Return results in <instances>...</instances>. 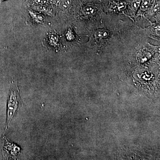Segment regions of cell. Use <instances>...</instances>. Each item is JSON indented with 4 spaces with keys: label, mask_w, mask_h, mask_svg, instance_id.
Listing matches in <instances>:
<instances>
[{
    "label": "cell",
    "mask_w": 160,
    "mask_h": 160,
    "mask_svg": "<svg viewBox=\"0 0 160 160\" xmlns=\"http://www.w3.org/2000/svg\"><path fill=\"white\" fill-rule=\"evenodd\" d=\"M2 1H4V0H2Z\"/></svg>",
    "instance_id": "cell-10"
},
{
    "label": "cell",
    "mask_w": 160,
    "mask_h": 160,
    "mask_svg": "<svg viewBox=\"0 0 160 160\" xmlns=\"http://www.w3.org/2000/svg\"><path fill=\"white\" fill-rule=\"evenodd\" d=\"M141 4L140 0H135L131 4V8L132 10L136 11L140 7Z\"/></svg>",
    "instance_id": "cell-7"
},
{
    "label": "cell",
    "mask_w": 160,
    "mask_h": 160,
    "mask_svg": "<svg viewBox=\"0 0 160 160\" xmlns=\"http://www.w3.org/2000/svg\"><path fill=\"white\" fill-rule=\"evenodd\" d=\"M159 25H156L155 24H152V26L146 29L148 34L150 36H155L158 37H159Z\"/></svg>",
    "instance_id": "cell-4"
},
{
    "label": "cell",
    "mask_w": 160,
    "mask_h": 160,
    "mask_svg": "<svg viewBox=\"0 0 160 160\" xmlns=\"http://www.w3.org/2000/svg\"><path fill=\"white\" fill-rule=\"evenodd\" d=\"M109 37V32L106 30H95L90 34V40L87 46L93 49L100 48L105 44Z\"/></svg>",
    "instance_id": "cell-2"
},
{
    "label": "cell",
    "mask_w": 160,
    "mask_h": 160,
    "mask_svg": "<svg viewBox=\"0 0 160 160\" xmlns=\"http://www.w3.org/2000/svg\"><path fill=\"white\" fill-rule=\"evenodd\" d=\"M17 84L14 82V83H12V85H11L8 99L6 129L8 128L12 120L15 116L19 109L22 105L20 96Z\"/></svg>",
    "instance_id": "cell-1"
},
{
    "label": "cell",
    "mask_w": 160,
    "mask_h": 160,
    "mask_svg": "<svg viewBox=\"0 0 160 160\" xmlns=\"http://www.w3.org/2000/svg\"><path fill=\"white\" fill-rule=\"evenodd\" d=\"M126 7V3L123 2H119L116 3L114 6V9H116L118 11H122L125 9Z\"/></svg>",
    "instance_id": "cell-6"
},
{
    "label": "cell",
    "mask_w": 160,
    "mask_h": 160,
    "mask_svg": "<svg viewBox=\"0 0 160 160\" xmlns=\"http://www.w3.org/2000/svg\"><path fill=\"white\" fill-rule=\"evenodd\" d=\"M71 3V0H62L61 2V5L62 8L66 9L69 7Z\"/></svg>",
    "instance_id": "cell-9"
},
{
    "label": "cell",
    "mask_w": 160,
    "mask_h": 160,
    "mask_svg": "<svg viewBox=\"0 0 160 160\" xmlns=\"http://www.w3.org/2000/svg\"><path fill=\"white\" fill-rule=\"evenodd\" d=\"M95 9L92 6H88L85 8L84 10V12L86 14L91 15L94 13Z\"/></svg>",
    "instance_id": "cell-8"
},
{
    "label": "cell",
    "mask_w": 160,
    "mask_h": 160,
    "mask_svg": "<svg viewBox=\"0 0 160 160\" xmlns=\"http://www.w3.org/2000/svg\"><path fill=\"white\" fill-rule=\"evenodd\" d=\"M7 143H6V146H5L6 150L7 152H9V154H11V156L17 157L18 155L20 152V149L19 147H18L16 145L14 144L7 142Z\"/></svg>",
    "instance_id": "cell-3"
},
{
    "label": "cell",
    "mask_w": 160,
    "mask_h": 160,
    "mask_svg": "<svg viewBox=\"0 0 160 160\" xmlns=\"http://www.w3.org/2000/svg\"><path fill=\"white\" fill-rule=\"evenodd\" d=\"M154 2V0H143L141 6V10L145 11L149 9Z\"/></svg>",
    "instance_id": "cell-5"
}]
</instances>
